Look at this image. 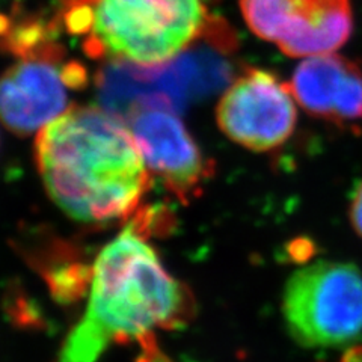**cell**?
<instances>
[{"instance_id": "6da1fadb", "label": "cell", "mask_w": 362, "mask_h": 362, "mask_svg": "<svg viewBox=\"0 0 362 362\" xmlns=\"http://www.w3.org/2000/svg\"><path fill=\"white\" fill-rule=\"evenodd\" d=\"M35 157L50 198L81 222L129 218L151 186L126 121L98 107H71L47 124Z\"/></svg>"}, {"instance_id": "7a4b0ae2", "label": "cell", "mask_w": 362, "mask_h": 362, "mask_svg": "<svg viewBox=\"0 0 362 362\" xmlns=\"http://www.w3.org/2000/svg\"><path fill=\"white\" fill-rule=\"evenodd\" d=\"M144 237L134 221L100 252L88 308L65 338L58 362H97L113 343L139 341L158 327L174 329L194 314L189 291Z\"/></svg>"}, {"instance_id": "3957f363", "label": "cell", "mask_w": 362, "mask_h": 362, "mask_svg": "<svg viewBox=\"0 0 362 362\" xmlns=\"http://www.w3.org/2000/svg\"><path fill=\"white\" fill-rule=\"evenodd\" d=\"M218 0H81L64 25L88 56L144 66L174 59L206 32Z\"/></svg>"}, {"instance_id": "277c9868", "label": "cell", "mask_w": 362, "mask_h": 362, "mask_svg": "<svg viewBox=\"0 0 362 362\" xmlns=\"http://www.w3.org/2000/svg\"><path fill=\"white\" fill-rule=\"evenodd\" d=\"M235 47L231 26L214 16L206 32L171 61L153 66L107 64L98 76L101 103L122 121L150 107L180 113L228 81V56Z\"/></svg>"}, {"instance_id": "5b68a950", "label": "cell", "mask_w": 362, "mask_h": 362, "mask_svg": "<svg viewBox=\"0 0 362 362\" xmlns=\"http://www.w3.org/2000/svg\"><path fill=\"white\" fill-rule=\"evenodd\" d=\"M291 338L307 349L338 347L362 335V272L347 262L298 269L282 294Z\"/></svg>"}, {"instance_id": "8992f818", "label": "cell", "mask_w": 362, "mask_h": 362, "mask_svg": "<svg viewBox=\"0 0 362 362\" xmlns=\"http://www.w3.org/2000/svg\"><path fill=\"white\" fill-rule=\"evenodd\" d=\"M14 54L18 61L0 76V121L17 134H30L64 115L68 90L86 83V71L65 61L52 33Z\"/></svg>"}, {"instance_id": "52a82bcc", "label": "cell", "mask_w": 362, "mask_h": 362, "mask_svg": "<svg viewBox=\"0 0 362 362\" xmlns=\"http://www.w3.org/2000/svg\"><path fill=\"white\" fill-rule=\"evenodd\" d=\"M240 9L258 38L290 58L335 53L354 29L350 0H240Z\"/></svg>"}, {"instance_id": "ba28073f", "label": "cell", "mask_w": 362, "mask_h": 362, "mask_svg": "<svg viewBox=\"0 0 362 362\" xmlns=\"http://www.w3.org/2000/svg\"><path fill=\"white\" fill-rule=\"evenodd\" d=\"M298 106L290 83L262 68H246L223 93L218 124L233 142L264 153L290 139L296 129Z\"/></svg>"}, {"instance_id": "9c48e42d", "label": "cell", "mask_w": 362, "mask_h": 362, "mask_svg": "<svg viewBox=\"0 0 362 362\" xmlns=\"http://www.w3.org/2000/svg\"><path fill=\"white\" fill-rule=\"evenodd\" d=\"M129 121L150 174L183 201L201 194L213 175V165L177 113L150 107L136 112Z\"/></svg>"}, {"instance_id": "30bf717a", "label": "cell", "mask_w": 362, "mask_h": 362, "mask_svg": "<svg viewBox=\"0 0 362 362\" xmlns=\"http://www.w3.org/2000/svg\"><path fill=\"white\" fill-rule=\"evenodd\" d=\"M290 88L313 118L343 129L362 122V68L346 56L335 52L302 59Z\"/></svg>"}, {"instance_id": "8fae6325", "label": "cell", "mask_w": 362, "mask_h": 362, "mask_svg": "<svg viewBox=\"0 0 362 362\" xmlns=\"http://www.w3.org/2000/svg\"><path fill=\"white\" fill-rule=\"evenodd\" d=\"M349 219L354 231L362 239V178L355 185L350 195Z\"/></svg>"}, {"instance_id": "7c38bea8", "label": "cell", "mask_w": 362, "mask_h": 362, "mask_svg": "<svg viewBox=\"0 0 362 362\" xmlns=\"http://www.w3.org/2000/svg\"><path fill=\"white\" fill-rule=\"evenodd\" d=\"M139 343L142 347V354L138 362H171L163 355L162 350L157 347L154 341V334L145 335L144 338L139 339Z\"/></svg>"}, {"instance_id": "4fadbf2b", "label": "cell", "mask_w": 362, "mask_h": 362, "mask_svg": "<svg viewBox=\"0 0 362 362\" xmlns=\"http://www.w3.org/2000/svg\"><path fill=\"white\" fill-rule=\"evenodd\" d=\"M313 252H314V246L311 242H307V240H293L288 247L290 257L294 259V262L302 263V264L313 255Z\"/></svg>"}, {"instance_id": "5bb4252c", "label": "cell", "mask_w": 362, "mask_h": 362, "mask_svg": "<svg viewBox=\"0 0 362 362\" xmlns=\"http://www.w3.org/2000/svg\"><path fill=\"white\" fill-rule=\"evenodd\" d=\"M343 362H362V347H352L343 356Z\"/></svg>"}, {"instance_id": "9a60e30c", "label": "cell", "mask_w": 362, "mask_h": 362, "mask_svg": "<svg viewBox=\"0 0 362 362\" xmlns=\"http://www.w3.org/2000/svg\"><path fill=\"white\" fill-rule=\"evenodd\" d=\"M65 2V5H68V4H76V2H81V0H64Z\"/></svg>"}]
</instances>
